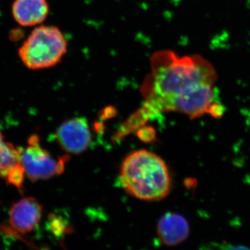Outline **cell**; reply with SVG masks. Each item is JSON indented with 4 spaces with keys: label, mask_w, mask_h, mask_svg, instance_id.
<instances>
[{
    "label": "cell",
    "mask_w": 250,
    "mask_h": 250,
    "mask_svg": "<svg viewBox=\"0 0 250 250\" xmlns=\"http://www.w3.org/2000/svg\"><path fill=\"white\" fill-rule=\"evenodd\" d=\"M189 233L188 223L182 215L177 213H166L157 225L158 236L166 246L181 244L187 239Z\"/></svg>",
    "instance_id": "obj_8"
},
{
    "label": "cell",
    "mask_w": 250,
    "mask_h": 250,
    "mask_svg": "<svg viewBox=\"0 0 250 250\" xmlns=\"http://www.w3.org/2000/svg\"><path fill=\"white\" fill-rule=\"evenodd\" d=\"M121 180L128 193L145 201L162 200L172 186L166 163L147 150L136 151L126 156L121 167Z\"/></svg>",
    "instance_id": "obj_2"
},
{
    "label": "cell",
    "mask_w": 250,
    "mask_h": 250,
    "mask_svg": "<svg viewBox=\"0 0 250 250\" xmlns=\"http://www.w3.org/2000/svg\"><path fill=\"white\" fill-rule=\"evenodd\" d=\"M29 146L20 150V159L24 172L33 182L51 178L63 170L64 161L56 160L49 152L42 149L36 135L29 138Z\"/></svg>",
    "instance_id": "obj_4"
},
{
    "label": "cell",
    "mask_w": 250,
    "mask_h": 250,
    "mask_svg": "<svg viewBox=\"0 0 250 250\" xmlns=\"http://www.w3.org/2000/svg\"><path fill=\"white\" fill-rule=\"evenodd\" d=\"M57 139L64 150L74 154L84 152L91 143L88 121L75 118L62 123L57 131Z\"/></svg>",
    "instance_id": "obj_5"
},
{
    "label": "cell",
    "mask_w": 250,
    "mask_h": 250,
    "mask_svg": "<svg viewBox=\"0 0 250 250\" xmlns=\"http://www.w3.org/2000/svg\"><path fill=\"white\" fill-rule=\"evenodd\" d=\"M21 152L10 143L3 141L0 133V177L7 178L11 171L21 165Z\"/></svg>",
    "instance_id": "obj_9"
},
{
    "label": "cell",
    "mask_w": 250,
    "mask_h": 250,
    "mask_svg": "<svg viewBox=\"0 0 250 250\" xmlns=\"http://www.w3.org/2000/svg\"><path fill=\"white\" fill-rule=\"evenodd\" d=\"M24 172V168H23L22 164H21V165L17 166L11 171L6 179H7L9 184H13V185L18 187V188L21 189Z\"/></svg>",
    "instance_id": "obj_10"
},
{
    "label": "cell",
    "mask_w": 250,
    "mask_h": 250,
    "mask_svg": "<svg viewBox=\"0 0 250 250\" xmlns=\"http://www.w3.org/2000/svg\"><path fill=\"white\" fill-rule=\"evenodd\" d=\"M42 215V207L32 197L16 202L10 210V223L18 232H30L39 225Z\"/></svg>",
    "instance_id": "obj_6"
},
{
    "label": "cell",
    "mask_w": 250,
    "mask_h": 250,
    "mask_svg": "<svg viewBox=\"0 0 250 250\" xmlns=\"http://www.w3.org/2000/svg\"><path fill=\"white\" fill-rule=\"evenodd\" d=\"M11 12L20 25L34 27L45 21L49 15V4L47 0H15Z\"/></svg>",
    "instance_id": "obj_7"
},
{
    "label": "cell",
    "mask_w": 250,
    "mask_h": 250,
    "mask_svg": "<svg viewBox=\"0 0 250 250\" xmlns=\"http://www.w3.org/2000/svg\"><path fill=\"white\" fill-rule=\"evenodd\" d=\"M217 79L214 67L201 56L158 51L151 57L150 72L141 86L144 104L130 125H139L161 112H178L191 118L221 117L223 106L214 88Z\"/></svg>",
    "instance_id": "obj_1"
},
{
    "label": "cell",
    "mask_w": 250,
    "mask_h": 250,
    "mask_svg": "<svg viewBox=\"0 0 250 250\" xmlns=\"http://www.w3.org/2000/svg\"><path fill=\"white\" fill-rule=\"evenodd\" d=\"M67 50L66 39L58 27L41 25L28 36L18 49V56L29 70H44L57 65Z\"/></svg>",
    "instance_id": "obj_3"
}]
</instances>
